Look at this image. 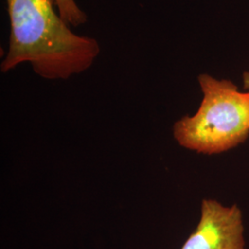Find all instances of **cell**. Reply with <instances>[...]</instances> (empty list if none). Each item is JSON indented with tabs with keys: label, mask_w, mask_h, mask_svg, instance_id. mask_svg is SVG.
I'll return each mask as SVG.
<instances>
[{
	"label": "cell",
	"mask_w": 249,
	"mask_h": 249,
	"mask_svg": "<svg viewBox=\"0 0 249 249\" xmlns=\"http://www.w3.org/2000/svg\"><path fill=\"white\" fill-rule=\"evenodd\" d=\"M9 49L2 73L29 63L45 80H69L90 69L101 53L98 41L75 34L61 18L55 0H6Z\"/></svg>",
	"instance_id": "6da1fadb"
},
{
	"label": "cell",
	"mask_w": 249,
	"mask_h": 249,
	"mask_svg": "<svg viewBox=\"0 0 249 249\" xmlns=\"http://www.w3.org/2000/svg\"><path fill=\"white\" fill-rule=\"evenodd\" d=\"M202 100L193 116L173 126L178 144L189 151L213 155L231 150L249 137V92L231 80L202 73L197 77Z\"/></svg>",
	"instance_id": "7a4b0ae2"
},
{
	"label": "cell",
	"mask_w": 249,
	"mask_h": 249,
	"mask_svg": "<svg viewBox=\"0 0 249 249\" xmlns=\"http://www.w3.org/2000/svg\"><path fill=\"white\" fill-rule=\"evenodd\" d=\"M243 215L237 205L203 199L197 226L181 249H246Z\"/></svg>",
	"instance_id": "3957f363"
},
{
	"label": "cell",
	"mask_w": 249,
	"mask_h": 249,
	"mask_svg": "<svg viewBox=\"0 0 249 249\" xmlns=\"http://www.w3.org/2000/svg\"><path fill=\"white\" fill-rule=\"evenodd\" d=\"M55 5L61 18L70 26H80L88 21L87 14L75 0H55Z\"/></svg>",
	"instance_id": "277c9868"
},
{
	"label": "cell",
	"mask_w": 249,
	"mask_h": 249,
	"mask_svg": "<svg viewBox=\"0 0 249 249\" xmlns=\"http://www.w3.org/2000/svg\"><path fill=\"white\" fill-rule=\"evenodd\" d=\"M243 85L246 91L249 92V71L244 72L243 74Z\"/></svg>",
	"instance_id": "5b68a950"
}]
</instances>
